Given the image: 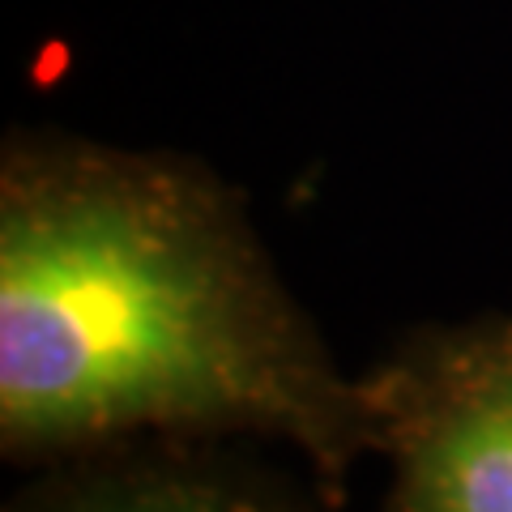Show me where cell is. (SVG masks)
I'll return each mask as SVG.
<instances>
[{
	"instance_id": "obj_1",
	"label": "cell",
	"mask_w": 512,
	"mask_h": 512,
	"mask_svg": "<svg viewBox=\"0 0 512 512\" xmlns=\"http://www.w3.org/2000/svg\"><path fill=\"white\" fill-rule=\"evenodd\" d=\"M141 431L274 440L329 508L376 457L359 376L222 175L18 128L0 150V457L30 470Z\"/></svg>"
},
{
	"instance_id": "obj_2",
	"label": "cell",
	"mask_w": 512,
	"mask_h": 512,
	"mask_svg": "<svg viewBox=\"0 0 512 512\" xmlns=\"http://www.w3.org/2000/svg\"><path fill=\"white\" fill-rule=\"evenodd\" d=\"M359 384L384 512H512V308L410 329Z\"/></svg>"
},
{
	"instance_id": "obj_3",
	"label": "cell",
	"mask_w": 512,
	"mask_h": 512,
	"mask_svg": "<svg viewBox=\"0 0 512 512\" xmlns=\"http://www.w3.org/2000/svg\"><path fill=\"white\" fill-rule=\"evenodd\" d=\"M0 512H333L316 478L235 448L231 436L141 431L30 466Z\"/></svg>"
}]
</instances>
